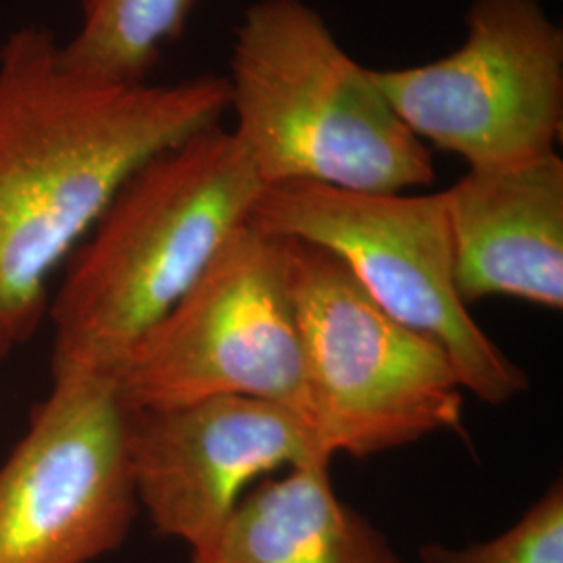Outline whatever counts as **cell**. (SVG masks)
<instances>
[{"mask_svg": "<svg viewBox=\"0 0 563 563\" xmlns=\"http://www.w3.org/2000/svg\"><path fill=\"white\" fill-rule=\"evenodd\" d=\"M228 81L101 84L71 71L60 42L25 25L0 46V332L25 339L48 276L123 181L169 146L220 123Z\"/></svg>", "mask_w": 563, "mask_h": 563, "instance_id": "cell-1", "label": "cell"}, {"mask_svg": "<svg viewBox=\"0 0 563 563\" xmlns=\"http://www.w3.org/2000/svg\"><path fill=\"white\" fill-rule=\"evenodd\" d=\"M262 190L246 153L220 123L139 167L69 255L51 309L53 380L118 378L142 336L249 220Z\"/></svg>", "mask_w": 563, "mask_h": 563, "instance_id": "cell-2", "label": "cell"}, {"mask_svg": "<svg viewBox=\"0 0 563 563\" xmlns=\"http://www.w3.org/2000/svg\"><path fill=\"white\" fill-rule=\"evenodd\" d=\"M234 134L263 186L311 181L395 195L434 180V162L305 0H255L234 32Z\"/></svg>", "mask_w": 563, "mask_h": 563, "instance_id": "cell-3", "label": "cell"}, {"mask_svg": "<svg viewBox=\"0 0 563 563\" xmlns=\"http://www.w3.org/2000/svg\"><path fill=\"white\" fill-rule=\"evenodd\" d=\"M284 242L309 418L323 451L369 457L462 432V380L443 346L386 313L330 251Z\"/></svg>", "mask_w": 563, "mask_h": 563, "instance_id": "cell-4", "label": "cell"}, {"mask_svg": "<svg viewBox=\"0 0 563 563\" xmlns=\"http://www.w3.org/2000/svg\"><path fill=\"white\" fill-rule=\"evenodd\" d=\"M246 223L336 255L386 313L443 346L463 390L481 401L505 405L528 388L522 367L457 295L443 192L376 195L286 181L263 186Z\"/></svg>", "mask_w": 563, "mask_h": 563, "instance_id": "cell-5", "label": "cell"}, {"mask_svg": "<svg viewBox=\"0 0 563 563\" xmlns=\"http://www.w3.org/2000/svg\"><path fill=\"white\" fill-rule=\"evenodd\" d=\"M118 386L125 407L236 395L278 402L311 426L284 239L239 225L142 336Z\"/></svg>", "mask_w": 563, "mask_h": 563, "instance_id": "cell-6", "label": "cell"}, {"mask_svg": "<svg viewBox=\"0 0 563 563\" xmlns=\"http://www.w3.org/2000/svg\"><path fill=\"white\" fill-rule=\"evenodd\" d=\"M374 78L426 146L467 167L534 159L562 139L563 32L541 0H472L453 53Z\"/></svg>", "mask_w": 563, "mask_h": 563, "instance_id": "cell-7", "label": "cell"}, {"mask_svg": "<svg viewBox=\"0 0 563 563\" xmlns=\"http://www.w3.org/2000/svg\"><path fill=\"white\" fill-rule=\"evenodd\" d=\"M118 378H55L0 465V563H92L139 514Z\"/></svg>", "mask_w": 563, "mask_h": 563, "instance_id": "cell-8", "label": "cell"}, {"mask_svg": "<svg viewBox=\"0 0 563 563\" xmlns=\"http://www.w3.org/2000/svg\"><path fill=\"white\" fill-rule=\"evenodd\" d=\"M125 446L139 505L162 537L190 551L220 532L265 474L332 460L299 413L236 395L128 407Z\"/></svg>", "mask_w": 563, "mask_h": 563, "instance_id": "cell-9", "label": "cell"}, {"mask_svg": "<svg viewBox=\"0 0 563 563\" xmlns=\"http://www.w3.org/2000/svg\"><path fill=\"white\" fill-rule=\"evenodd\" d=\"M457 295L563 307V159L558 151L470 167L443 190Z\"/></svg>", "mask_w": 563, "mask_h": 563, "instance_id": "cell-10", "label": "cell"}, {"mask_svg": "<svg viewBox=\"0 0 563 563\" xmlns=\"http://www.w3.org/2000/svg\"><path fill=\"white\" fill-rule=\"evenodd\" d=\"M328 467H290L249 488L190 563H402L386 534L334 493Z\"/></svg>", "mask_w": 563, "mask_h": 563, "instance_id": "cell-11", "label": "cell"}, {"mask_svg": "<svg viewBox=\"0 0 563 563\" xmlns=\"http://www.w3.org/2000/svg\"><path fill=\"white\" fill-rule=\"evenodd\" d=\"M192 0H80L76 34L63 63L101 84L148 81L167 44L186 27Z\"/></svg>", "mask_w": 563, "mask_h": 563, "instance_id": "cell-12", "label": "cell"}, {"mask_svg": "<svg viewBox=\"0 0 563 563\" xmlns=\"http://www.w3.org/2000/svg\"><path fill=\"white\" fill-rule=\"evenodd\" d=\"M428 563H563V484L544 490L522 518L490 541L465 549L428 544L420 551Z\"/></svg>", "mask_w": 563, "mask_h": 563, "instance_id": "cell-13", "label": "cell"}, {"mask_svg": "<svg viewBox=\"0 0 563 563\" xmlns=\"http://www.w3.org/2000/svg\"><path fill=\"white\" fill-rule=\"evenodd\" d=\"M13 344H15V342L11 341V339H7V336L0 332V360L13 349Z\"/></svg>", "mask_w": 563, "mask_h": 563, "instance_id": "cell-14", "label": "cell"}]
</instances>
